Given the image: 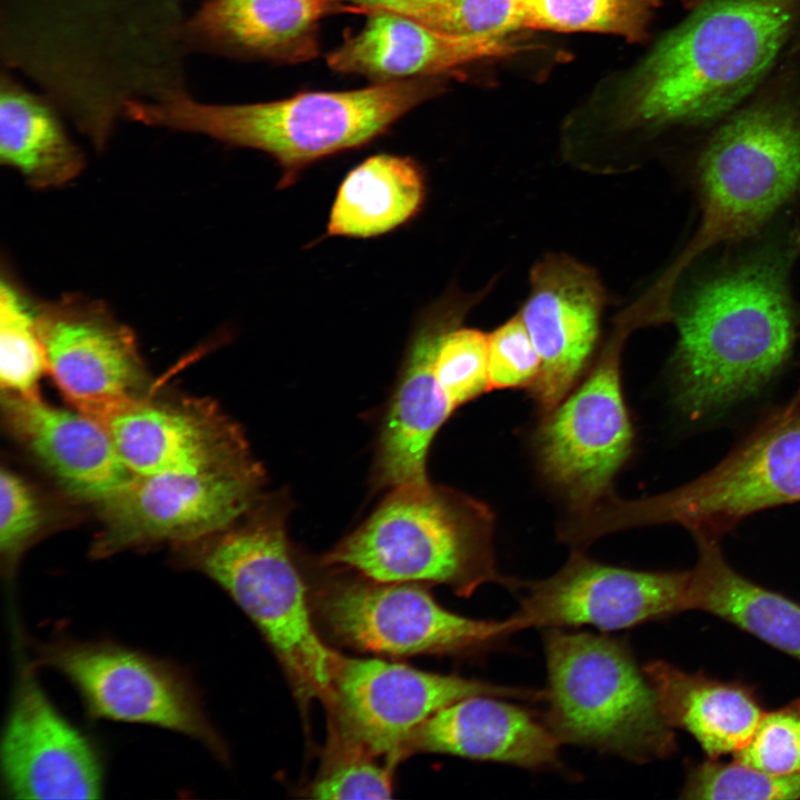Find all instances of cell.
<instances>
[{
  "instance_id": "cell-1",
  "label": "cell",
  "mask_w": 800,
  "mask_h": 800,
  "mask_svg": "<svg viewBox=\"0 0 800 800\" xmlns=\"http://www.w3.org/2000/svg\"><path fill=\"white\" fill-rule=\"evenodd\" d=\"M800 238L770 244L698 284L677 313V401L691 418L741 400L788 358L789 274Z\"/></svg>"
},
{
  "instance_id": "cell-2",
  "label": "cell",
  "mask_w": 800,
  "mask_h": 800,
  "mask_svg": "<svg viewBox=\"0 0 800 800\" xmlns=\"http://www.w3.org/2000/svg\"><path fill=\"white\" fill-rule=\"evenodd\" d=\"M799 20L800 0L703 1L632 73L622 119L659 128L722 117L762 81Z\"/></svg>"
},
{
  "instance_id": "cell-3",
  "label": "cell",
  "mask_w": 800,
  "mask_h": 800,
  "mask_svg": "<svg viewBox=\"0 0 800 800\" xmlns=\"http://www.w3.org/2000/svg\"><path fill=\"white\" fill-rule=\"evenodd\" d=\"M436 90L434 81L421 77L239 104L203 102L182 90L159 99L130 101L124 118L262 151L281 170L277 188L286 189L314 162L363 147L383 134Z\"/></svg>"
},
{
  "instance_id": "cell-4",
  "label": "cell",
  "mask_w": 800,
  "mask_h": 800,
  "mask_svg": "<svg viewBox=\"0 0 800 800\" xmlns=\"http://www.w3.org/2000/svg\"><path fill=\"white\" fill-rule=\"evenodd\" d=\"M491 527L489 510L458 491L400 486L321 562L376 582L444 583L463 597L488 582L514 591L519 580L497 570Z\"/></svg>"
},
{
  "instance_id": "cell-5",
  "label": "cell",
  "mask_w": 800,
  "mask_h": 800,
  "mask_svg": "<svg viewBox=\"0 0 800 800\" xmlns=\"http://www.w3.org/2000/svg\"><path fill=\"white\" fill-rule=\"evenodd\" d=\"M701 220L652 294L668 317L671 292L690 264L713 247L761 229L800 188V109L769 99L726 121L698 161Z\"/></svg>"
},
{
  "instance_id": "cell-6",
  "label": "cell",
  "mask_w": 800,
  "mask_h": 800,
  "mask_svg": "<svg viewBox=\"0 0 800 800\" xmlns=\"http://www.w3.org/2000/svg\"><path fill=\"white\" fill-rule=\"evenodd\" d=\"M288 499L260 498L241 518L206 539L197 568L222 587L270 643L301 699L329 704L338 653L320 639L287 536Z\"/></svg>"
},
{
  "instance_id": "cell-7",
  "label": "cell",
  "mask_w": 800,
  "mask_h": 800,
  "mask_svg": "<svg viewBox=\"0 0 800 800\" xmlns=\"http://www.w3.org/2000/svg\"><path fill=\"white\" fill-rule=\"evenodd\" d=\"M543 649L548 688L542 722L560 744L641 764L676 752L674 729L627 642L547 628Z\"/></svg>"
},
{
  "instance_id": "cell-8",
  "label": "cell",
  "mask_w": 800,
  "mask_h": 800,
  "mask_svg": "<svg viewBox=\"0 0 800 800\" xmlns=\"http://www.w3.org/2000/svg\"><path fill=\"white\" fill-rule=\"evenodd\" d=\"M800 501V409H789L770 420L711 471L663 494L614 506L627 524L676 523L696 540L719 541L741 519L753 512Z\"/></svg>"
},
{
  "instance_id": "cell-9",
  "label": "cell",
  "mask_w": 800,
  "mask_h": 800,
  "mask_svg": "<svg viewBox=\"0 0 800 800\" xmlns=\"http://www.w3.org/2000/svg\"><path fill=\"white\" fill-rule=\"evenodd\" d=\"M259 462L203 472L134 476L101 503L97 556L157 542L203 541L230 527L261 498Z\"/></svg>"
},
{
  "instance_id": "cell-10",
  "label": "cell",
  "mask_w": 800,
  "mask_h": 800,
  "mask_svg": "<svg viewBox=\"0 0 800 800\" xmlns=\"http://www.w3.org/2000/svg\"><path fill=\"white\" fill-rule=\"evenodd\" d=\"M333 698L343 736L368 753L400 758L417 730L442 708L471 696L544 700V690L440 674L380 659L338 656Z\"/></svg>"
},
{
  "instance_id": "cell-11",
  "label": "cell",
  "mask_w": 800,
  "mask_h": 800,
  "mask_svg": "<svg viewBox=\"0 0 800 800\" xmlns=\"http://www.w3.org/2000/svg\"><path fill=\"white\" fill-rule=\"evenodd\" d=\"M369 581L336 583L319 600L332 632L361 650L388 656L474 654L514 633L508 619L454 613L413 583Z\"/></svg>"
},
{
  "instance_id": "cell-12",
  "label": "cell",
  "mask_w": 800,
  "mask_h": 800,
  "mask_svg": "<svg viewBox=\"0 0 800 800\" xmlns=\"http://www.w3.org/2000/svg\"><path fill=\"white\" fill-rule=\"evenodd\" d=\"M38 329L47 371L79 412L104 426L147 397L136 337L104 302L79 293L40 301Z\"/></svg>"
},
{
  "instance_id": "cell-13",
  "label": "cell",
  "mask_w": 800,
  "mask_h": 800,
  "mask_svg": "<svg viewBox=\"0 0 800 800\" xmlns=\"http://www.w3.org/2000/svg\"><path fill=\"white\" fill-rule=\"evenodd\" d=\"M691 571H638L572 554L550 578L519 581V608L508 619L528 628L592 626L613 631L688 611Z\"/></svg>"
},
{
  "instance_id": "cell-14",
  "label": "cell",
  "mask_w": 800,
  "mask_h": 800,
  "mask_svg": "<svg viewBox=\"0 0 800 800\" xmlns=\"http://www.w3.org/2000/svg\"><path fill=\"white\" fill-rule=\"evenodd\" d=\"M42 659L77 687L92 717L174 730L221 751L192 684L176 667L94 642L54 643Z\"/></svg>"
},
{
  "instance_id": "cell-15",
  "label": "cell",
  "mask_w": 800,
  "mask_h": 800,
  "mask_svg": "<svg viewBox=\"0 0 800 800\" xmlns=\"http://www.w3.org/2000/svg\"><path fill=\"white\" fill-rule=\"evenodd\" d=\"M618 347L612 343L586 381L549 412L538 436L544 472L582 506L604 493L631 449Z\"/></svg>"
},
{
  "instance_id": "cell-16",
  "label": "cell",
  "mask_w": 800,
  "mask_h": 800,
  "mask_svg": "<svg viewBox=\"0 0 800 800\" xmlns=\"http://www.w3.org/2000/svg\"><path fill=\"white\" fill-rule=\"evenodd\" d=\"M480 296L452 291L419 314L381 424L373 462L376 489L429 482V448L453 412L436 378V356L446 334L461 324Z\"/></svg>"
},
{
  "instance_id": "cell-17",
  "label": "cell",
  "mask_w": 800,
  "mask_h": 800,
  "mask_svg": "<svg viewBox=\"0 0 800 800\" xmlns=\"http://www.w3.org/2000/svg\"><path fill=\"white\" fill-rule=\"evenodd\" d=\"M529 284L519 314L541 362L531 390L542 410L551 412L591 356L606 292L593 269L562 253L537 261Z\"/></svg>"
},
{
  "instance_id": "cell-18",
  "label": "cell",
  "mask_w": 800,
  "mask_h": 800,
  "mask_svg": "<svg viewBox=\"0 0 800 800\" xmlns=\"http://www.w3.org/2000/svg\"><path fill=\"white\" fill-rule=\"evenodd\" d=\"M104 427L136 476L203 473L258 462L240 428L207 402L146 397Z\"/></svg>"
},
{
  "instance_id": "cell-19",
  "label": "cell",
  "mask_w": 800,
  "mask_h": 800,
  "mask_svg": "<svg viewBox=\"0 0 800 800\" xmlns=\"http://www.w3.org/2000/svg\"><path fill=\"white\" fill-rule=\"evenodd\" d=\"M4 789L14 799H97L102 770L89 740L23 680L1 742Z\"/></svg>"
},
{
  "instance_id": "cell-20",
  "label": "cell",
  "mask_w": 800,
  "mask_h": 800,
  "mask_svg": "<svg viewBox=\"0 0 800 800\" xmlns=\"http://www.w3.org/2000/svg\"><path fill=\"white\" fill-rule=\"evenodd\" d=\"M353 12L341 0H202L181 27L188 54L304 62L319 52L320 21Z\"/></svg>"
},
{
  "instance_id": "cell-21",
  "label": "cell",
  "mask_w": 800,
  "mask_h": 800,
  "mask_svg": "<svg viewBox=\"0 0 800 800\" xmlns=\"http://www.w3.org/2000/svg\"><path fill=\"white\" fill-rule=\"evenodd\" d=\"M2 404L13 433L72 497L100 506L134 478L97 420L39 397L3 393Z\"/></svg>"
},
{
  "instance_id": "cell-22",
  "label": "cell",
  "mask_w": 800,
  "mask_h": 800,
  "mask_svg": "<svg viewBox=\"0 0 800 800\" xmlns=\"http://www.w3.org/2000/svg\"><path fill=\"white\" fill-rule=\"evenodd\" d=\"M363 29L327 57L328 66L393 81L429 77L486 58L508 57L523 47L507 36H458L408 17L371 11Z\"/></svg>"
},
{
  "instance_id": "cell-23",
  "label": "cell",
  "mask_w": 800,
  "mask_h": 800,
  "mask_svg": "<svg viewBox=\"0 0 800 800\" xmlns=\"http://www.w3.org/2000/svg\"><path fill=\"white\" fill-rule=\"evenodd\" d=\"M559 746L531 712L480 694L436 712L417 730L408 749L541 769L558 763Z\"/></svg>"
},
{
  "instance_id": "cell-24",
  "label": "cell",
  "mask_w": 800,
  "mask_h": 800,
  "mask_svg": "<svg viewBox=\"0 0 800 800\" xmlns=\"http://www.w3.org/2000/svg\"><path fill=\"white\" fill-rule=\"evenodd\" d=\"M642 669L667 723L691 734L709 759L742 749L766 712L754 688L740 681L691 673L662 660Z\"/></svg>"
},
{
  "instance_id": "cell-25",
  "label": "cell",
  "mask_w": 800,
  "mask_h": 800,
  "mask_svg": "<svg viewBox=\"0 0 800 800\" xmlns=\"http://www.w3.org/2000/svg\"><path fill=\"white\" fill-rule=\"evenodd\" d=\"M62 112L44 94L21 83L13 72L0 77V160L34 189L67 184L80 174L84 157L71 140Z\"/></svg>"
},
{
  "instance_id": "cell-26",
  "label": "cell",
  "mask_w": 800,
  "mask_h": 800,
  "mask_svg": "<svg viewBox=\"0 0 800 800\" xmlns=\"http://www.w3.org/2000/svg\"><path fill=\"white\" fill-rule=\"evenodd\" d=\"M688 610L716 616L800 661V603L737 572L717 540H697Z\"/></svg>"
},
{
  "instance_id": "cell-27",
  "label": "cell",
  "mask_w": 800,
  "mask_h": 800,
  "mask_svg": "<svg viewBox=\"0 0 800 800\" xmlns=\"http://www.w3.org/2000/svg\"><path fill=\"white\" fill-rule=\"evenodd\" d=\"M426 198V173L414 159L371 156L339 186L326 234L358 239L384 234L417 217Z\"/></svg>"
},
{
  "instance_id": "cell-28",
  "label": "cell",
  "mask_w": 800,
  "mask_h": 800,
  "mask_svg": "<svg viewBox=\"0 0 800 800\" xmlns=\"http://www.w3.org/2000/svg\"><path fill=\"white\" fill-rule=\"evenodd\" d=\"M39 303L2 264L0 280V381L3 393L38 397L47 361L38 329Z\"/></svg>"
},
{
  "instance_id": "cell-29",
  "label": "cell",
  "mask_w": 800,
  "mask_h": 800,
  "mask_svg": "<svg viewBox=\"0 0 800 800\" xmlns=\"http://www.w3.org/2000/svg\"><path fill=\"white\" fill-rule=\"evenodd\" d=\"M524 27L613 33L637 42L660 0H521Z\"/></svg>"
},
{
  "instance_id": "cell-30",
  "label": "cell",
  "mask_w": 800,
  "mask_h": 800,
  "mask_svg": "<svg viewBox=\"0 0 800 800\" xmlns=\"http://www.w3.org/2000/svg\"><path fill=\"white\" fill-rule=\"evenodd\" d=\"M358 13L388 11L458 36H507L524 27L521 0H424L357 4Z\"/></svg>"
},
{
  "instance_id": "cell-31",
  "label": "cell",
  "mask_w": 800,
  "mask_h": 800,
  "mask_svg": "<svg viewBox=\"0 0 800 800\" xmlns=\"http://www.w3.org/2000/svg\"><path fill=\"white\" fill-rule=\"evenodd\" d=\"M680 798L692 800L800 799V772L772 773L733 760L707 758L688 768Z\"/></svg>"
},
{
  "instance_id": "cell-32",
  "label": "cell",
  "mask_w": 800,
  "mask_h": 800,
  "mask_svg": "<svg viewBox=\"0 0 800 800\" xmlns=\"http://www.w3.org/2000/svg\"><path fill=\"white\" fill-rule=\"evenodd\" d=\"M434 373L453 411L489 391L488 334L460 326L449 331L438 349Z\"/></svg>"
},
{
  "instance_id": "cell-33",
  "label": "cell",
  "mask_w": 800,
  "mask_h": 800,
  "mask_svg": "<svg viewBox=\"0 0 800 800\" xmlns=\"http://www.w3.org/2000/svg\"><path fill=\"white\" fill-rule=\"evenodd\" d=\"M733 760L772 773L800 772V698L766 711Z\"/></svg>"
},
{
  "instance_id": "cell-34",
  "label": "cell",
  "mask_w": 800,
  "mask_h": 800,
  "mask_svg": "<svg viewBox=\"0 0 800 800\" xmlns=\"http://www.w3.org/2000/svg\"><path fill=\"white\" fill-rule=\"evenodd\" d=\"M350 751L326 767L310 788L314 799H389L392 779L389 768L371 760L372 754L348 740Z\"/></svg>"
},
{
  "instance_id": "cell-35",
  "label": "cell",
  "mask_w": 800,
  "mask_h": 800,
  "mask_svg": "<svg viewBox=\"0 0 800 800\" xmlns=\"http://www.w3.org/2000/svg\"><path fill=\"white\" fill-rule=\"evenodd\" d=\"M540 358L518 313L488 334L489 390L532 386Z\"/></svg>"
},
{
  "instance_id": "cell-36",
  "label": "cell",
  "mask_w": 800,
  "mask_h": 800,
  "mask_svg": "<svg viewBox=\"0 0 800 800\" xmlns=\"http://www.w3.org/2000/svg\"><path fill=\"white\" fill-rule=\"evenodd\" d=\"M44 512L36 491L18 473L0 474V551L12 563L39 533Z\"/></svg>"
},
{
  "instance_id": "cell-37",
  "label": "cell",
  "mask_w": 800,
  "mask_h": 800,
  "mask_svg": "<svg viewBox=\"0 0 800 800\" xmlns=\"http://www.w3.org/2000/svg\"><path fill=\"white\" fill-rule=\"evenodd\" d=\"M347 1V0H341ZM353 2V4H361V6H383V4H391V3H398V2H413V1H424V0H348Z\"/></svg>"
},
{
  "instance_id": "cell-38",
  "label": "cell",
  "mask_w": 800,
  "mask_h": 800,
  "mask_svg": "<svg viewBox=\"0 0 800 800\" xmlns=\"http://www.w3.org/2000/svg\"><path fill=\"white\" fill-rule=\"evenodd\" d=\"M686 8L693 9L706 0H679Z\"/></svg>"
},
{
  "instance_id": "cell-39",
  "label": "cell",
  "mask_w": 800,
  "mask_h": 800,
  "mask_svg": "<svg viewBox=\"0 0 800 800\" xmlns=\"http://www.w3.org/2000/svg\"><path fill=\"white\" fill-rule=\"evenodd\" d=\"M798 403H800V392L798 394L797 400H794V402L791 406H797Z\"/></svg>"
}]
</instances>
